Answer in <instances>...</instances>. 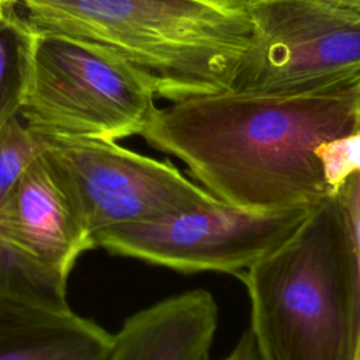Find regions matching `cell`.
I'll return each mask as SVG.
<instances>
[{"mask_svg":"<svg viewBox=\"0 0 360 360\" xmlns=\"http://www.w3.org/2000/svg\"><path fill=\"white\" fill-rule=\"evenodd\" d=\"M93 248V236L39 155L0 204V297L69 308V274Z\"/></svg>","mask_w":360,"mask_h":360,"instance_id":"ba28073f","label":"cell"},{"mask_svg":"<svg viewBox=\"0 0 360 360\" xmlns=\"http://www.w3.org/2000/svg\"><path fill=\"white\" fill-rule=\"evenodd\" d=\"M360 128V82L302 94L222 91L158 108L141 136L222 202L312 210L330 197L316 149Z\"/></svg>","mask_w":360,"mask_h":360,"instance_id":"6da1fadb","label":"cell"},{"mask_svg":"<svg viewBox=\"0 0 360 360\" xmlns=\"http://www.w3.org/2000/svg\"><path fill=\"white\" fill-rule=\"evenodd\" d=\"M37 135L42 158L93 240L121 225L221 202L170 162L136 153L117 141Z\"/></svg>","mask_w":360,"mask_h":360,"instance_id":"8992f818","label":"cell"},{"mask_svg":"<svg viewBox=\"0 0 360 360\" xmlns=\"http://www.w3.org/2000/svg\"><path fill=\"white\" fill-rule=\"evenodd\" d=\"M11 7H15L14 4H11V3H8L7 0H0V18L6 14V11L8 10V8H11Z\"/></svg>","mask_w":360,"mask_h":360,"instance_id":"e0dca14e","label":"cell"},{"mask_svg":"<svg viewBox=\"0 0 360 360\" xmlns=\"http://www.w3.org/2000/svg\"><path fill=\"white\" fill-rule=\"evenodd\" d=\"M236 277L262 360H357L360 267L335 195L274 252Z\"/></svg>","mask_w":360,"mask_h":360,"instance_id":"3957f363","label":"cell"},{"mask_svg":"<svg viewBox=\"0 0 360 360\" xmlns=\"http://www.w3.org/2000/svg\"><path fill=\"white\" fill-rule=\"evenodd\" d=\"M253 35L231 91L302 94L360 82V10L332 0H245Z\"/></svg>","mask_w":360,"mask_h":360,"instance_id":"5b68a950","label":"cell"},{"mask_svg":"<svg viewBox=\"0 0 360 360\" xmlns=\"http://www.w3.org/2000/svg\"><path fill=\"white\" fill-rule=\"evenodd\" d=\"M357 360H360V356H359V359H357Z\"/></svg>","mask_w":360,"mask_h":360,"instance_id":"ac0fdd59","label":"cell"},{"mask_svg":"<svg viewBox=\"0 0 360 360\" xmlns=\"http://www.w3.org/2000/svg\"><path fill=\"white\" fill-rule=\"evenodd\" d=\"M39 155V136L18 115L0 127V204Z\"/></svg>","mask_w":360,"mask_h":360,"instance_id":"7c38bea8","label":"cell"},{"mask_svg":"<svg viewBox=\"0 0 360 360\" xmlns=\"http://www.w3.org/2000/svg\"><path fill=\"white\" fill-rule=\"evenodd\" d=\"M333 195L338 198L345 215L352 245L360 267V170L347 177Z\"/></svg>","mask_w":360,"mask_h":360,"instance_id":"5bb4252c","label":"cell"},{"mask_svg":"<svg viewBox=\"0 0 360 360\" xmlns=\"http://www.w3.org/2000/svg\"><path fill=\"white\" fill-rule=\"evenodd\" d=\"M34 30L117 56L170 103L228 91L253 27L245 0H18Z\"/></svg>","mask_w":360,"mask_h":360,"instance_id":"7a4b0ae2","label":"cell"},{"mask_svg":"<svg viewBox=\"0 0 360 360\" xmlns=\"http://www.w3.org/2000/svg\"><path fill=\"white\" fill-rule=\"evenodd\" d=\"M112 335L70 308L0 297V360H107Z\"/></svg>","mask_w":360,"mask_h":360,"instance_id":"30bf717a","label":"cell"},{"mask_svg":"<svg viewBox=\"0 0 360 360\" xmlns=\"http://www.w3.org/2000/svg\"><path fill=\"white\" fill-rule=\"evenodd\" d=\"M31 27L11 7L0 18V127L20 115L22 103Z\"/></svg>","mask_w":360,"mask_h":360,"instance_id":"8fae6325","label":"cell"},{"mask_svg":"<svg viewBox=\"0 0 360 360\" xmlns=\"http://www.w3.org/2000/svg\"><path fill=\"white\" fill-rule=\"evenodd\" d=\"M332 1H336L339 4H343V6H347V7L360 10V0H332Z\"/></svg>","mask_w":360,"mask_h":360,"instance_id":"2e32d148","label":"cell"},{"mask_svg":"<svg viewBox=\"0 0 360 360\" xmlns=\"http://www.w3.org/2000/svg\"><path fill=\"white\" fill-rule=\"evenodd\" d=\"M219 360H262V359L257 353V349L255 346L250 332L246 330L239 339V342L236 343V346L232 349V352H229L225 357Z\"/></svg>","mask_w":360,"mask_h":360,"instance_id":"9a60e30c","label":"cell"},{"mask_svg":"<svg viewBox=\"0 0 360 360\" xmlns=\"http://www.w3.org/2000/svg\"><path fill=\"white\" fill-rule=\"evenodd\" d=\"M218 307L205 290L162 300L112 335L107 360H210Z\"/></svg>","mask_w":360,"mask_h":360,"instance_id":"9c48e42d","label":"cell"},{"mask_svg":"<svg viewBox=\"0 0 360 360\" xmlns=\"http://www.w3.org/2000/svg\"><path fill=\"white\" fill-rule=\"evenodd\" d=\"M325 181L333 195L343 181L360 170V128L325 141L316 149Z\"/></svg>","mask_w":360,"mask_h":360,"instance_id":"4fadbf2b","label":"cell"},{"mask_svg":"<svg viewBox=\"0 0 360 360\" xmlns=\"http://www.w3.org/2000/svg\"><path fill=\"white\" fill-rule=\"evenodd\" d=\"M311 210L255 211L218 202L149 222L121 225L94 238L110 253L180 273L238 276L281 246Z\"/></svg>","mask_w":360,"mask_h":360,"instance_id":"52a82bcc","label":"cell"},{"mask_svg":"<svg viewBox=\"0 0 360 360\" xmlns=\"http://www.w3.org/2000/svg\"><path fill=\"white\" fill-rule=\"evenodd\" d=\"M149 80L125 60L76 39L31 28L20 108L39 135L118 141L155 115Z\"/></svg>","mask_w":360,"mask_h":360,"instance_id":"277c9868","label":"cell"}]
</instances>
